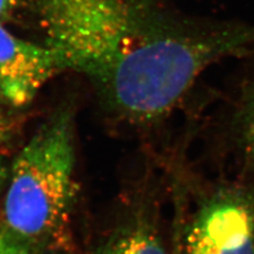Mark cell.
<instances>
[{"instance_id": "1", "label": "cell", "mask_w": 254, "mask_h": 254, "mask_svg": "<svg viewBox=\"0 0 254 254\" xmlns=\"http://www.w3.org/2000/svg\"><path fill=\"white\" fill-rule=\"evenodd\" d=\"M63 70L90 78L131 123L170 114L214 64L254 51V26L197 21L157 0H31Z\"/></svg>"}, {"instance_id": "2", "label": "cell", "mask_w": 254, "mask_h": 254, "mask_svg": "<svg viewBox=\"0 0 254 254\" xmlns=\"http://www.w3.org/2000/svg\"><path fill=\"white\" fill-rule=\"evenodd\" d=\"M73 130L68 115L46 123L16 157L4 198V230L42 254L67 238L75 197Z\"/></svg>"}, {"instance_id": "3", "label": "cell", "mask_w": 254, "mask_h": 254, "mask_svg": "<svg viewBox=\"0 0 254 254\" xmlns=\"http://www.w3.org/2000/svg\"><path fill=\"white\" fill-rule=\"evenodd\" d=\"M181 254H254V196L236 187L203 196L185 230Z\"/></svg>"}, {"instance_id": "4", "label": "cell", "mask_w": 254, "mask_h": 254, "mask_svg": "<svg viewBox=\"0 0 254 254\" xmlns=\"http://www.w3.org/2000/svg\"><path fill=\"white\" fill-rule=\"evenodd\" d=\"M61 71L60 59L49 46L28 42L0 23V95L6 102L28 104Z\"/></svg>"}, {"instance_id": "5", "label": "cell", "mask_w": 254, "mask_h": 254, "mask_svg": "<svg viewBox=\"0 0 254 254\" xmlns=\"http://www.w3.org/2000/svg\"><path fill=\"white\" fill-rule=\"evenodd\" d=\"M98 254H168L153 226L133 219L111 236Z\"/></svg>"}, {"instance_id": "6", "label": "cell", "mask_w": 254, "mask_h": 254, "mask_svg": "<svg viewBox=\"0 0 254 254\" xmlns=\"http://www.w3.org/2000/svg\"><path fill=\"white\" fill-rule=\"evenodd\" d=\"M238 136L244 153L254 161V93L245 101L238 116Z\"/></svg>"}, {"instance_id": "7", "label": "cell", "mask_w": 254, "mask_h": 254, "mask_svg": "<svg viewBox=\"0 0 254 254\" xmlns=\"http://www.w3.org/2000/svg\"><path fill=\"white\" fill-rule=\"evenodd\" d=\"M0 254H39L0 229Z\"/></svg>"}, {"instance_id": "8", "label": "cell", "mask_w": 254, "mask_h": 254, "mask_svg": "<svg viewBox=\"0 0 254 254\" xmlns=\"http://www.w3.org/2000/svg\"><path fill=\"white\" fill-rule=\"evenodd\" d=\"M15 6V0H0V22L9 17Z\"/></svg>"}, {"instance_id": "9", "label": "cell", "mask_w": 254, "mask_h": 254, "mask_svg": "<svg viewBox=\"0 0 254 254\" xmlns=\"http://www.w3.org/2000/svg\"><path fill=\"white\" fill-rule=\"evenodd\" d=\"M9 128H7V124L4 120L3 116L0 113V145L2 144L3 142H5V140L7 139V136H9Z\"/></svg>"}, {"instance_id": "10", "label": "cell", "mask_w": 254, "mask_h": 254, "mask_svg": "<svg viewBox=\"0 0 254 254\" xmlns=\"http://www.w3.org/2000/svg\"><path fill=\"white\" fill-rule=\"evenodd\" d=\"M4 176H5V172H4V169L2 168L1 165H0V184H1V182H2V180H3Z\"/></svg>"}]
</instances>
